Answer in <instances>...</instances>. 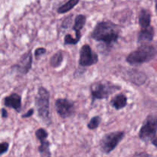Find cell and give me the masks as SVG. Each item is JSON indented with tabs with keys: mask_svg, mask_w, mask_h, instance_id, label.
<instances>
[{
	"mask_svg": "<svg viewBox=\"0 0 157 157\" xmlns=\"http://www.w3.org/2000/svg\"><path fill=\"white\" fill-rule=\"evenodd\" d=\"M86 21H87V17L83 14H79L76 15L75 18V21H74L73 30L75 32V38L80 41L81 38V30L84 29L85 26Z\"/></svg>",
	"mask_w": 157,
	"mask_h": 157,
	"instance_id": "4fadbf2b",
	"label": "cell"
},
{
	"mask_svg": "<svg viewBox=\"0 0 157 157\" xmlns=\"http://www.w3.org/2000/svg\"><path fill=\"white\" fill-rule=\"evenodd\" d=\"M9 116V113H8V111L5 108L1 109V117L2 119H6V118L8 117Z\"/></svg>",
	"mask_w": 157,
	"mask_h": 157,
	"instance_id": "4316f807",
	"label": "cell"
},
{
	"mask_svg": "<svg viewBox=\"0 0 157 157\" xmlns=\"http://www.w3.org/2000/svg\"><path fill=\"white\" fill-rule=\"evenodd\" d=\"M99 61L98 55L92 50L89 44H85L81 46L79 52V61L78 64L81 67H90L98 64Z\"/></svg>",
	"mask_w": 157,
	"mask_h": 157,
	"instance_id": "52a82bcc",
	"label": "cell"
},
{
	"mask_svg": "<svg viewBox=\"0 0 157 157\" xmlns=\"http://www.w3.org/2000/svg\"><path fill=\"white\" fill-rule=\"evenodd\" d=\"M121 87L118 84H113L107 80L97 81L90 85V92L91 94V104L95 101L107 99L110 95L121 90Z\"/></svg>",
	"mask_w": 157,
	"mask_h": 157,
	"instance_id": "277c9868",
	"label": "cell"
},
{
	"mask_svg": "<svg viewBox=\"0 0 157 157\" xmlns=\"http://www.w3.org/2000/svg\"><path fill=\"white\" fill-rule=\"evenodd\" d=\"M35 108L40 119L47 125L52 124L50 115V93L43 86L38 88V93L35 98Z\"/></svg>",
	"mask_w": 157,
	"mask_h": 157,
	"instance_id": "3957f363",
	"label": "cell"
},
{
	"mask_svg": "<svg viewBox=\"0 0 157 157\" xmlns=\"http://www.w3.org/2000/svg\"><path fill=\"white\" fill-rule=\"evenodd\" d=\"M34 113H35V110H34L33 108L29 109V110H28L26 113H25L24 114H22V116H21V118H25V119H26V118L31 117L32 116H33Z\"/></svg>",
	"mask_w": 157,
	"mask_h": 157,
	"instance_id": "d4e9b609",
	"label": "cell"
},
{
	"mask_svg": "<svg viewBox=\"0 0 157 157\" xmlns=\"http://www.w3.org/2000/svg\"><path fill=\"white\" fill-rule=\"evenodd\" d=\"M46 52H47V50H46V48H44L40 47V48H36L35 51V58H36V59H38L40 57L44 55V54L46 53Z\"/></svg>",
	"mask_w": 157,
	"mask_h": 157,
	"instance_id": "cb8c5ba5",
	"label": "cell"
},
{
	"mask_svg": "<svg viewBox=\"0 0 157 157\" xmlns=\"http://www.w3.org/2000/svg\"><path fill=\"white\" fill-rule=\"evenodd\" d=\"M39 142L40 146L38 147V150L40 154L43 157H51L52 154H51L50 150V142L48 140H40Z\"/></svg>",
	"mask_w": 157,
	"mask_h": 157,
	"instance_id": "e0dca14e",
	"label": "cell"
},
{
	"mask_svg": "<svg viewBox=\"0 0 157 157\" xmlns=\"http://www.w3.org/2000/svg\"><path fill=\"white\" fill-rule=\"evenodd\" d=\"M151 143L153 146H155V147L157 148V136H156V137H155L154 139H153V140L151 141Z\"/></svg>",
	"mask_w": 157,
	"mask_h": 157,
	"instance_id": "83f0119b",
	"label": "cell"
},
{
	"mask_svg": "<svg viewBox=\"0 0 157 157\" xmlns=\"http://www.w3.org/2000/svg\"><path fill=\"white\" fill-rule=\"evenodd\" d=\"M79 2L80 0H68L67 2L58 7V9H57V12H58V14L67 13V12L73 9Z\"/></svg>",
	"mask_w": 157,
	"mask_h": 157,
	"instance_id": "ac0fdd59",
	"label": "cell"
},
{
	"mask_svg": "<svg viewBox=\"0 0 157 157\" xmlns=\"http://www.w3.org/2000/svg\"><path fill=\"white\" fill-rule=\"evenodd\" d=\"M102 121V118L100 116H94L90 120L89 123L87 124V127H88L89 130H96L99 127V126L101 125V123Z\"/></svg>",
	"mask_w": 157,
	"mask_h": 157,
	"instance_id": "d6986e66",
	"label": "cell"
},
{
	"mask_svg": "<svg viewBox=\"0 0 157 157\" xmlns=\"http://www.w3.org/2000/svg\"><path fill=\"white\" fill-rule=\"evenodd\" d=\"M153 37H154V29L153 26H150L147 29H140L137 34V42L141 45L150 44L153 40Z\"/></svg>",
	"mask_w": 157,
	"mask_h": 157,
	"instance_id": "8fae6325",
	"label": "cell"
},
{
	"mask_svg": "<svg viewBox=\"0 0 157 157\" xmlns=\"http://www.w3.org/2000/svg\"><path fill=\"white\" fill-rule=\"evenodd\" d=\"M64 52L62 50H59L55 52L50 58L49 64L52 67H58L62 64L63 60H64Z\"/></svg>",
	"mask_w": 157,
	"mask_h": 157,
	"instance_id": "2e32d148",
	"label": "cell"
},
{
	"mask_svg": "<svg viewBox=\"0 0 157 157\" xmlns=\"http://www.w3.org/2000/svg\"><path fill=\"white\" fill-rule=\"evenodd\" d=\"M55 107L57 113L62 119L71 117L75 111V103L67 98H58L55 100Z\"/></svg>",
	"mask_w": 157,
	"mask_h": 157,
	"instance_id": "9c48e42d",
	"label": "cell"
},
{
	"mask_svg": "<svg viewBox=\"0 0 157 157\" xmlns=\"http://www.w3.org/2000/svg\"><path fill=\"white\" fill-rule=\"evenodd\" d=\"M156 10L157 12V0H156Z\"/></svg>",
	"mask_w": 157,
	"mask_h": 157,
	"instance_id": "f1b7e54d",
	"label": "cell"
},
{
	"mask_svg": "<svg viewBox=\"0 0 157 157\" xmlns=\"http://www.w3.org/2000/svg\"><path fill=\"white\" fill-rule=\"evenodd\" d=\"M9 149V144L8 142H2L0 144V154L2 156L6 153H7Z\"/></svg>",
	"mask_w": 157,
	"mask_h": 157,
	"instance_id": "603a6c76",
	"label": "cell"
},
{
	"mask_svg": "<svg viewBox=\"0 0 157 157\" xmlns=\"http://www.w3.org/2000/svg\"><path fill=\"white\" fill-rule=\"evenodd\" d=\"M32 61H33L32 52V50H29L20 57L18 61L12 66L11 69L15 73L24 76L27 75L29 71L32 69Z\"/></svg>",
	"mask_w": 157,
	"mask_h": 157,
	"instance_id": "ba28073f",
	"label": "cell"
},
{
	"mask_svg": "<svg viewBox=\"0 0 157 157\" xmlns=\"http://www.w3.org/2000/svg\"><path fill=\"white\" fill-rule=\"evenodd\" d=\"M3 104L6 107L14 109L17 113H19L21 110V97L17 93H12L5 97Z\"/></svg>",
	"mask_w": 157,
	"mask_h": 157,
	"instance_id": "30bf717a",
	"label": "cell"
},
{
	"mask_svg": "<svg viewBox=\"0 0 157 157\" xmlns=\"http://www.w3.org/2000/svg\"><path fill=\"white\" fill-rule=\"evenodd\" d=\"M121 32V28L111 21H101L94 28L90 38L98 42H102L106 48H111L117 42Z\"/></svg>",
	"mask_w": 157,
	"mask_h": 157,
	"instance_id": "6da1fadb",
	"label": "cell"
},
{
	"mask_svg": "<svg viewBox=\"0 0 157 157\" xmlns=\"http://www.w3.org/2000/svg\"><path fill=\"white\" fill-rule=\"evenodd\" d=\"M133 157H152V156L146 152H140V153H135Z\"/></svg>",
	"mask_w": 157,
	"mask_h": 157,
	"instance_id": "484cf974",
	"label": "cell"
},
{
	"mask_svg": "<svg viewBox=\"0 0 157 157\" xmlns=\"http://www.w3.org/2000/svg\"><path fill=\"white\" fill-rule=\"evenodd\" d=\"M128 80L133 84L141 86L147 81V75L137 69H132L128 72Z\"/></svg>",
	"mask_w": 157,
	"mask_h": 157,
	"instance_id": "7c38bea8",
	"label": "cell"
},
{
	"mask_svg": "<svg viewBox=\"0 0 157 157\" xmlns=\"http://www.w3.org/2000/svg\"><path fill=\"white\" fill-rule=\"evenodd\" d=\"M157 133V114L150 113L146 117L139 130L138 136L144 142L152 141Z\"/></svg>",
	"mask_w": 157,
	"mask_h": 157,
	"instance_id": "8992f818",
	"label": "cell"
},
{
	"mask_svg": "<svg viewBox=\"0 0 157 157\" xmlns=\"http://www.w3.org/2000/svg\"><path fill=\"white\" fill-rule=\"evenodd\" d=\"M157 55V45L146 44L140 46L137 49L130 52L126 58V61L132 66H138L152 61Z\"/></svg>",
	"mask_w": 157,
	"mask_h": 157,
	"instance_id": "7a4b0ae2",
	"label": "cell"
},
{
	"mask_svg": "<svg viewBox=\"0 0 157 157\" xmlns=\"http://www.w3.org/2000/svg\"><path fill=\"white\" fill-rule=\"evenodd\" d=\"M110 105L115 110H121L127 105V97L124 94H117L110 100Z\"/></svg>",
	"mask_w": 157,
	"mask_h": 157,
	"instance_id": "5bb4252c",
	"label": "cell"
},
{
	"mask_svg": "<svg viewBox=\"0 0 157 157\" xmlns=\"http://www.w3.org/2000/svg\"><path fill=\"white\" fill-rule=\"evenodd\" d=\"M125 135V132L122 130L106 133L99 142V147L101 152L105 154H109L113 152L120 143L124 140Z\"/></svg>",
	"mask_w": 157,
	"mask_h": 157,
	"instance_id": "5b68a950",
	"label": "cell"
},
{
	"mask_svg": "<svg viewBox=\"0 0 157 157\" xmlns=\"http://www.w3.org/2000/svg\"><path fill=\"white\" fill-rule=\"evenodd\" d=\"M79 42L78 39H77L75 37H72V35L71 34H67V35L64 36V44L65 45H75L77 44Z\"/></svg>",
	"mask_w": 157,
	"mask_h": 157,
	"instance_id": "44dd1931",
	"label": "cell"
},
{
	"mask_svg": "<svg viewBox=\"0 0 157 157\" xmlns=\"http://www.w3.org/2000/svg\"><path fill=\"white\" fill-rule=\"evenodd\" d=\"M73 15H70L67 17H66L64 20H63L62 23H61V28L64 29H68V28L71 27L72 22H73Z\"/></svg>",
	"mask_w": 157,
	"mask_h": 157,
	"instance_id": "7402d4cb",
	"label": "cell"
},
{
	"mask_svg": "<svg viewBox=\"0 0 157 157\" xmlns=\"http://www.w3.org/2000/svg\"><path fill=\"white\" fill-rule=\"evenodd\" d=\"M35 137L38 140H48V133L47 130L44 128H39L35 131Z\"/></svg>",
	"mask_w": 157,
	"mask_h": 157,
	"instance_id": "ffe728a7",
	"label": "cell"
},
{
	"mask_svg": "<svg viewBox=\"0 0 157 157\" xmlns=\"http://www.w3.org/2000/svg\"><path fill=\"white\" fill-rule=\"evenodd\" d=\"M138 21L140 29H147L151 26V13L150 10L142 8L140 11Z\"/></svg>",
	"mask_w": 157,
	"mask_h": 157,
	"instance_id": "9a60e30c",
	"label": "cell"
}]
</instances>
